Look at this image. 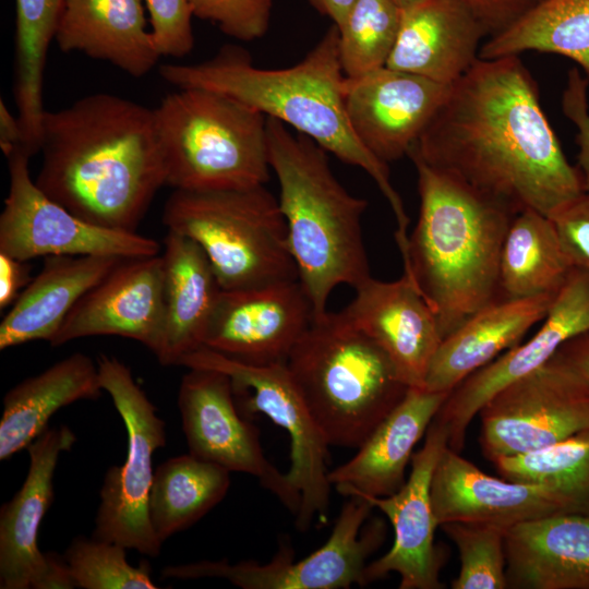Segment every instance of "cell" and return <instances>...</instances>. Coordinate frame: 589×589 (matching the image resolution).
<instances>
[{
	"mask_svg": "<svg viewBox=\"0 0 589 589\" xmlns=\"http://www.w3.org/2000/svg\"><path fill=\"white\" fill-rule=\"evenodd\" d=\"M401 8L393 0H357L339 31V56L346 77L386 67L394 49Z\"/></svg>",
	"mask_w": 589,
	"mask_h": 589,
	"instance_id": "d590c367",
	"label": "cell"
},
{
	"mask_svg": "<svg viewBox=\"0 0 589 589\" xmlns=\"http://www.w3.org/2000/svg\"><path fill=\"white\" fill-rule=\"evenodd\" d=\"M64 0H15L13 94L22 130L21 146L31 155L40 151L44 69L55 40Z\"/></svg>",
	"mask_w": 589,
	"mask_h": 589,
	"instance_id": "d6a6232c",
	"label": "cell"
},
{
	"mask_svg": "<svg viewBox=\"0 0 589 589\" xmlns=\"http://www.w3.org/2000/svg\"><path fill=\"white\" fill-rule=\"evenodd\" d=\"M493 36L543 0H462Z\"/></svg>",
	"mask_w": 589,
	"mask_h": 589,
	"instance_id": "7bdbcfd3",
	"label": "cell"
},
{
	"mask_svg": "<svg viewBox=\"0 0 589 589\" xmlns=\"http://www.w3.org/2000/svg\"><path fill=\"white\" fill-rule=\"evenodd\" d=\"M397 5L400 8H406L408 5L414 4L417 2L423 1V0H393Z\"/></svg>",
	"mask_w": 589,
	"mask_h": 589,
	"instance_id": "c3c4849f",
	"label": "cell"
},
{
	"mask_svg": "<svg viewBox=\"0 0 589 589\" xmlns=\"http://www.w3.org/2000/svg\"><path fill=\"white\" fill-rule=\"evenodd\" d=\"M76 441L67 425L47 429L26 448L29 467L14 496L0 510V588H75L63 557L38 546L40 524L53 500V474L61 453Z\"/></svg>",
	"mask_w": 589,
	"mask_h": 589,
	"instance_id": "9a60e30c",
	"label": "cell"
},
{
	"mask_svg": "<svg viewBox=\"0 0 589 589\" xmlns=\"http://www.w3.org/2000/svg\"><path fill=\"white\" fill-rule=\"evenodd\" d=\"M123 545L92 537L75 538L63 558L75 588L81 589H156L151 565L144 560L137 566L127 560Z\"/></svg>",
	"mask_w": 589,
	"mask_h": 589,
	"instance_id": "8d00e7d4",
	"label": "cell"
},
{
	"mask_svg": "<svg viewBox=\"0 0 589 589\" xmlns=\"http://www.w3.org/2000/svg\"><path fill=\"white\" fill-rule=\"evenodd\" d=\"M550 52L575 61L589 80V0H543L480 48V59Z\"/></svg>",
	"mask_w": 589,
	"mask_h": 589,
	"instance_id": "836d02e7",
	"label": "cell"
},
{
	"mask_svg": "<svg viewBox=\"0 0 589 589\" xmlns=\"http://www.w3.org/2000/svg\"><path fill=\"white\" fill-rule=\"evenodd\" d=\"M589 80L582 76L577 68L569 70L566 87L562 96L564 115L577 128L576 144L578 145L577 167L582 178L584 191L589 192Z\"/></svg>",
	"mask_w": 589,
	"mask_h": 589,
	"instance_id": "b9f144b4",
	"label": "cell"
},
{
	"mask_svg": "<svg viewBox=\"0 0 589 589\" xmlns=\"http://www.w3.org/2000/svg\"><path fill=\"white\" fill-rule=\"evenodd\" d=\"M188 369H212L227 374L241 413L267 416L290 438L288 483L300 494L296 526L305 531L315 518L326 522L329 507L328 443L293 382L286 363H244L207 347L180 359Z\"/></svg>",
	"mask_w": 589,
	"mask_h": 589,
	"instance_id": "9c48e42d",
	"label": "cell"
},
{
	"mask_svg": "<svg viewBox=\"0 0 589 589\" xmlns=\"http://www.w3.org/2000/svg\"><path fill=\"white\" fill-rule=\"evenodd\" d=\"M166 185L207 191L265 185L266 120L215 91L179 88L153 109Z\"/></svg>",
	"mask_w": 589,
	"mask_h": 589,
	"instance_id": "52a82bcc",
	"label": "cell"
},
{
	"mask_svg": "<svg viewBox=\"0 0 589 589\" xmlns=\"http://www.w3.org/2000/svg\"><path fill=\"white\" fill-rule=\"evenodd\" d=\"M507 588L589 589V515L524 521L505 533Z\"/></svg>",
	"mask_w": 589,
	"mask_h": 589,
	"instance_id": "d4e9b609",
	"label": "cell"
},
{
	"mask_svg": "<svg viewBox=\"0 0 589 589\" xmlns=\"http://www.w3.org/2000/svg\"><path fill=\"white\" fill-rule=\"evenodd\" d=\"M230 471L192 454L171 457L155 470L148 513L163 543L205 516L224 500Z\"/></svg>",
	"mask_w": 589,
	"mask_h": 589,
	"instance_id": "1f68e13d",
	"label": "cell"
},
{
	"mask_svg": "<svg viewBox=\"0 0 589 589\" xmlns=\"http://www.w3.org/2000/svg\"><path fill=\"white\" fill-rule=\"evenodd\" d=\"M161 220L201 247L224 290L299 279L278 199L265 185L173 190Z\"/></svg>",
	"mask_w": 589,
	"mask_h": 589,
	"instance_id": "ba28073f",
	"label": "cell"
},
{
	"mask_svg": "<svg viewBox=\"0 0 589 589\" xmlns=\"http://www.w3.org/2000/svg\"><path fill=\"white\" fill-rule=\"evenodd\" d=\"M35 179L52 201L83 220L136 231L166 172L154 111L97 93L46 111Z\"/></svg>",
	"mask_w": 589,
	"mask_h": 589,
	"instance_id": "7a4b0ae2",
	"label": "cell"
},
{
	"mask_svg": "<svg viewBox=\"0 0 589 589\" xmlns=\"http://www.w3.org/2000/svg\"><path fill=\"white\" fill-rule=\"evenodd\" d=\"M448 431L435 418L425 433L423 446L412 454L411 470L405 484L394 494L365 497L390 521L394 542L389 551L368 563L365 586L386 577L400 576V589H441L443 552L434 543L435 528L431 501L432 478L437 461L448 446Z\"/></svg>",
	"mask_w": 589,
	"mask_h": 589,
	"instance_id": "ac0fdd59",
	"label": "cell"
},
{
	"mask_svg": "<svg viewBox=\"0 0 589 589\" xmlns=\"http://www.w3.org/2000/svg\"><path fill=\"white\" fill-rule=\"evenodd\" d=\"M322 14L328 16L339 29L357 0H309Z\"/></svg>",
	"mask_w": 589,
	"mask_h": 589,
	"instance_id": "7dc6e473",
	"label": "cell"
},
{
	"mask_svg": "<svg viewBox=\"0 0 589 589\" xmlns=\"http://www.w3.org/2000/svg\"><path fill=\"white\" fill-rule=\"evenodd\" d=\"M22 130L17 117H14L3 100L0 101V147L8 158L21 146Z\"/></svg>",
	"mask_w": 589,
	"mask_h": 589,
	"instance_id": "bcb514c9",
	"label": "cell"
},
{
	"mask_svg": "<svg viewBox=\"0 0 589 589\" xmlns=\"http://www.w3.org/2000/svg\"><path fill=\"white\" fill-rule=\"evenodd\" d=\"M286 365L329 446L359 448L409 388L341 311L314 316Z\"/></svg>",
	"mask_w": 589,
	"mask_h": 589,
	"instance_id": "8992f818",
	"label": "cell"
},
{
	"mask_svg": "<svg viewBox=\"0 0 589 589\" xmlns=\"http://www.w3.org/2000/svg\"><path fill=\"white\" fill-rule=\"evenodd\" d=\"M149 14L151 34L161 56L182 58L194 47L190 0H143Z\"/></svg>",
	"mask_w": 589,
	"mask_h": 589,
	"instance_id": "ab89813d",
	"label": "cell"
},
{
	"mask_svg": "<svg viewBox=\"0 0 589 589\" xmlns=\"http://www.w3.org/2000/svg\"><path fill=\"white\" fill-rule=\"evenodd\" d=\"M550 218L572 267L589 272V192H581Z\"/></svg>",
	"mask_w": 589,
	"mask_h": 589,
	"instance_id": "60d3db41",
	"label": "cell"
},
{
	"mask_svg": "<svg viewBox=\"0 0 589 589\" xmlns=\"http://www.w3.org/2000/svg\"><path fill=\"white\" fill-rule=\"evenodd\" d=\"M492 462L502 478L555 485L589 512V429L545 448L498 457Z\"/></svg>",
	"mask_w": 589,
	"mask_h": 589,
	"instance_id": "e575fe53",
	"label": "cell"
},
{
	"mask_svg": "<svg viewBox=\"0 0 589 589\" xmlns=\"http://www.w3.org/2000/svg\"><path fill=\"white\" fill-rule=\"evenodd\" d=\"M354 290L342 314L387 354L408 387L424 388L443 340L430 305L405 274L394 281L371 276Z\"/></svg>",
	"mask_w": 589,
	"mask_h": 589,
	"instance_id": "7402d4cb",
	"label": "cell"
},
{
	"mask_svg": "<svg viewBox=\"0 0 589 589\" xmlns=\"http://www.w3.org/2000/svg\"><path fill=\"white\" fill-rule=\"evenodd\" d=\"M478 414L480 445L490 461L531 453L589 429V383L555 353L501 388Z\"/></svg>",
	"mask_w": 589,
	"mask_h": 589,
	"instance_id": "7c38bea8",
	"label": "cell"
},
{
	"mask_svg": "<svg viewBox=\"0 0 589 589\" xmlns=\"http://www.w3.org/2000/svg\"><path fill=\"white\" fill-rule=\"evenodd\" d=\"M55 41L63 52L107 61L133 77L146 75L160 58L143 0H64Z\"/></svg>",
	"mask_w": 589,
	"mask_h": 589,
	"instance_id": "4316f807",
	"label": "cell"
},
{
	"mask_svg": "<svg viewBox=\"0 0 589 589\" xmlns=\"http://www.w3.org/2000/svg\"><path fill=\"white\" fill-rule=\"evenodd\" d=\"M274 0H190L193 16L241 41L262 38L269 28Z\"/></svg>",
	"mask_w": 589,
	"mask_h": 589,
	"instance_id": "f35d334b",
	"label": "cell"
},
{
	"mask_svg": "<svg viewBox=\"0 0 589 589\" xmlns=\"http://www.w3.org/2000/svg\"><path fill=\"white\" fill-rule=\"evenodd\" d=\"M409 153L514 214L551 216L584 192L518 56L478 59Z\"/></svg>",
	"mask_w": 589,
	"mask_h": 589,
	"instance_id": "6da1fadb",
	"label": "cell"
},
{
	"mask_svg": "<svg viewBox=\"0 0 589 589\" xmlns=\"http://www.w3.org/2000/svg\"><path fill=\"white\" fill-rule=\"evenodd\" d=\"M374 507L364 498L349 496L326 542L306 557L294 561L288 541L266 564L241 561H200L165 566L163 578H224L243 589H347L365 586L368 558L382 545L386 526L381 518L366 522Z\"/></svg>",
	"mask_w": 589,
	"mask_h": 589,
	"instance_id": "8fae6325",
	"label": "cell"
},
{
	"mask_svg": "<svg viewBox=\"0 0 589 589\" xmlns=\"http://www.w3.org/2000/svg\"><path fill=\"white\" fill-rule=\"evenodd\" d=\"M420 211L400 254L404 274L437 320L443 339L497 299L500 255L516 214L409 153Z\"/></svg>",
	"mask_w": 589,
	"mask_h": 589,
	"instance_id": "277c9868",
	"label": "cell"
},
{
	"mask_svg": "<svg viewBox=\"0 0 589 589\" xmlns=\"http://www.w3.org/2000/svg\"><path fill=\"white\" fill-rule=\"evenodd\" d=\"M313 318L312 302L299 279L221 289L203 346L244 363H286Z\"/></svg>",
	"mask_w": 589,
	"mask_h": 589,
	"instance_id": "e0dca14e",
	"label": "cell"
},
{
	"mask_svg": "<svg viewBox=\"0 0 589 589\" xmlns=\"http://www.w3.org/2000/svg\"><path fill=\"white\" fill-rule=\"evenodd\" d=\"M99 381L128 433L127 458L104 477L93 537L156 557L161 549L149 519L154 453L166 444L165 422L130 368L115 357L96 359Z\"/></svg>",
	"mask_w": 589,
	"mask_h": 589,
	"instance_id": "30bf717a",
	"label": "cell"
},
{
	"mask_svg": "<svg viewBox=\"0 0 589 589\" xmlns=\"http://www.w3.org/2000/svg\"><path fill=\"white\" fill-rule=\"evenodd\" d=\"M557 293L497 299L478 310L442 340L424 388L452 392L501 352L517 346L534 324L542 322Z\"/></svg>",
	"mask_w": 589,
	"mask_h": 589,
	"instance_id": "484cf974",
	"label": "cell"
},
{
	"mask_svg": "<svg viewBox=\"0 0 589 589\" xmlns=\"http://www.w3.org/2000/svg\"><path fill=\"white\" fill-rule=\"evenodd\" d=\"M29 158L21 147L8 157L10 187L0 214V252L24 262L51 255L131 259L159 253L155 239L89 224L49 199L31 178Z\"/></svg>",
	"mask_w": 589,
	"mask_h": 589,
	"instance_id": "4fadbf2b",
	"label": "cell"
},
{
	"mask_svg": "<svg viewBox=\"0 0 589 589\" xmlns=\"http://www.w3.org/2000/svg\"><path fill=\"white\" fill-rule=\"evenodd\" d=\"M159 74L178 88L199 87L225 94L311 137L342 163L363 169L392 207L397 245L407 243L409 218L390 182L388 166L364 147L348 120L346 75L335 24L300 62L288 68L255 67L247 51L226 46L204 62L163 64Z\"/></svg>",
	"mask_w": 589,
	"mask_h": 589,
	"instance_id": "3957f363",
	"label": "cell"
},
{
	"mask_svg": "<svg viewBox=\"0 0 589 589\" xmlns=\"http://www.w3.org/2000/svg\"><path fill=\"white\" fill-rule=\"evenodd\" d=\"M164 323L161 255L123 259L82 296L49 344L112 335L136 340L156 357Z\"/></svg>",
	"mask_w": 589,
	"mask_h": 589,
	"instance_id": "ffe728a7",
	"label": "cell"
},
{
	"mask_svg": "<svg viewBox=\"0 0 589 589\" xmlns=\"http://www.w3.org/2000/svg\"><path fill=\"white\" fill-rule=\"evenodd\" d=\"M31 267L24 262L0 252V309L13 304L20 289L25 288L33 279Z\"/></svg>",
	"mask_w": 589,
	"mask_h": 589,
	"instance_id": "ee69618b",
	"label": "cell"
},
{
	"mask_svg": "<svg viewBox=\"0 0 589 589\" xmlns=\"http://www.w3.org/2000/svg\"><path fill=\"white\" fill-rule=\"evenodd\" d=\"M484 27L462 0H423L401 8L387 68L452 85L479 59Z\"/></svg>",
	"mask_w": 589,
	"mask_h": 589,
	"instance_id": "603a6c76",
	"label": "cell"
},
{
	"mask_svg": "<svg viewBox=\"0 0 589 589\" xmlns=\"http://www.w3.org/2000/svg\"><path fill=\"white\" fill-rule=\"evenodd\" d=\"M178 408L190 454L230 472L255 477L297 515L300 494L265 457L260 431L241 413L227 374L189 369L179 386Z\"/></svg>",
	"mask_w": 589,
	"mask_h": 589,
	"instance_id": "5bb4252c",
	"label": "cell"
},
{
	"mask_svg": "<svg viewBox=\"0 0 589 589\" xmlns=\"http://www.w3.org/2000/svg\"><path fill=\"white\" fill-rule=\"evenodd\" d=\"M123 259L46 256L39 274L19 294L0 324V349L55 337L75 303Z\"/></svg>",
	"mask_w": 589,
	"mask_h": 589,
	"instance_id": "f1b7e54d",
	"label": "cell"
},
{
	"mask_svg": "<svg viewBox=\"0 0 589 589\" xmlns=\"http://www.w3.org/2000/svg\"><path fill=\"white\" fill-rule=\"evenodd\" d=\"M431 501L438 527L449 521H472L508 529L552 515H589L561 488L492 477L448 446L433 473Z\"/></svg>",
	"mask_w": 589,
	"mask_h": 589,
	"instance_id": "d6986e66",
	"label": "cell"
},
{
	"mask_svg": "<svg viewBox=\"0 0 589 589\" xmlns=\"http://www.w3.org/2000/svg\"><path fill=\"white\" fill-rule=\"evenodd\" d=\"M587 332L589 272L573 267L533 336L469 375L450 392L435 416L448 431V447L458 453L464 448L468 425L494 394L545 364L566 341Z\"/></svg>",
	"mask_w": 589,
	"mask_h": 589,
	"instance_id": "2e32d148",
	"label": "cell"
},
{
	"mask_svg": "<svg viewBox=\"0 0 589 589\" xmlns=\"http://www.w3.org/2000/svg\"><path fill=\"white\" fill-rule=\"evenodd\" d=\"M449 394L409 387L357 454L328 472L332 486L346 497H383L397 492L406 482L413 447Z\"/></svg>",
	"mask_w": 589,
	"mask_h": 589,
	"instance_id": "cb8c5ba5",
	"label": "cell"
},
{
	"mask_svg": "<svg viewBox=\"0 0 589 589\" xmlns=\"http://www.w3.org/2000/svg\"><path fill=\"white\" fill-rule=\"evenodd\" d=\"M572 268L551 218L524 209L513 218L503 241L497 299L557 293Z\"/></svg>",
	"mask_w": 589,
	"mask_h": 589,
	"instance_id": "4dcf8cb0",
	"label": "cell"
},
{
	"mask_svg": "<svg viewBox=\"0 0 589 589\" xmlns=\"http://www.w3.org/2000/svg\"><path fill=\"white\" fill-rule=\"evenodd\" d=\"M456 544L460 567L453 589H505L507 528L472 521H449L440 526Z\"/></svg>",
	"mask_w": 589,
	"mask_h": 589,
	"instance_id": "74e56055",
	"label": "cell"
},
{
	"mask_svg": "<svg viewBox=\"0 0 589 589\" xmlns=\"http://www.w3.org/2000/svg\"><path fill=\"white\" fill-rule=\"evenodd\" d=\"M163 244L165 323L156 358L161 365L171 366L203 347L221 287L195 241L167 230Z\"/></svg>",
	"mask_w": 589,
	"mask_h": 589,
	"instance_id": "83f0119b",
	"label": "cell"
},
{
	"mask_svg": "<svg viewBox=\"0 0 589 589\" xmlns=\"http://www.w3.org/2000/svg\"><path fill=\"white\" fill-rule=\"evenodd\" d=\"M449 87L383 67L358 77H346V112L358 140L388 164L408 155Z\"/></svg>",
	"mask_w": 589,
	"mask_h": 589,
	"instance_id": "44dd1931",
	"label": "cell"
},
{
	"mask_svg": "<svg viewBox=\"0 0 589 589\" xmlns=\"http://www.w3.org/2000/svg\"><path fill=\"white\" fill-rule=\"evenodd\" d=\"M556 353L589 383V332L569 339Z\"/></svg>",
	"mask_w": 589,
	"mask_h": 589,
	"instance_id": "f6af8a7d",
	"label": "cell"
},
{
	"mask_svg": "<svg viewBox=\"0 0 589 589\" xmlns=\"http://www.w3.org/2000/svg\"><path fill=\"white\" fill-rule=\"evenodd\" d=\"M103 392L96 361L81 352L16 384L3 397L0 460L27 448L48 429L59 409L79 400L97 399Z\"/></svg>",
	"mask_w": 589,
	"mask_h": 589,
	"instance_id": "f546056e",
	"label": "cell"
},
{
	"mask_svg": "<svg viewBox=\"0 0 589 589\" xmlns=\"http://www.w3.org/2000/svg\"><path fill=\"white\" fill-rule=\"evenodd\" d=\"M266 144L289 250L320 316L336 287L354 289L371 277L361 228L368 202L338 181L322 146L280 120L267 118Z\"/></svg>",
	"mask_w": 589,
	"mask_h": 589,
	"instance_id": "5b68a950",
	"label": "cell"
}]
</instances>
